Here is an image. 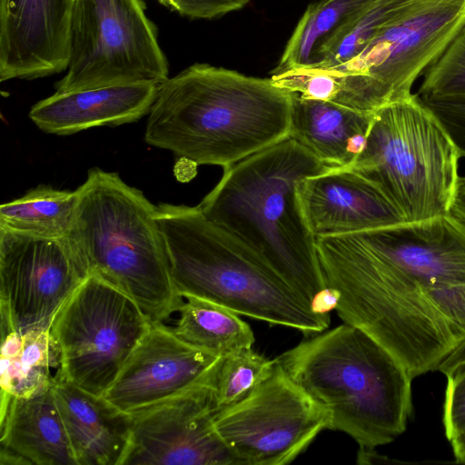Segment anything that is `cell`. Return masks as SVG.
Segmentation results:
<instances>
[{"mask_svg":"<svg viewBox=\"0 0 465 465\" xmlns=\"http://www.w3.org/2000/svg\"><path fill=\"white\" fill-rule=\"evenodd\" d=\"M326 284L339 292L341 319L373 338L414 379L437 371L465 341V285L429 286L356 233L316 238Z\"/></svg>","mask_w":465,"mask_h":465,"instance_id":"obj_1","label":"cell"},{"mask_svg":"<svg viewBox=\"0 0 465 465\" xmlns=\"http://www.w3.org/2000/svg\"><path fill=\"white\" fill-rule=\"evenodd\" d=\"M292 101L271 78L194 64L160 84L144 140L224 170L289 137Z\"/></svg>","mask_w":465,"mask_h":465,"instance_id":"obj_2","label":"cell"},{"mask_svg":"<svg viewBox=\"0 0 465 465\" xmlns=\"http://www.w3.org/2000/svg\"><path fill=\"white\" fill-rule=\"evenodd\" d=\"M330 168L288 137L224 169L198 204L208 221L247 247L310 306L327 284L298 183Z\"/></svg>","mask_w":465,"mask_h":465,"instance_id":"obj_3","label":"cell"},{"mask_svg":"<svg viewBox=\"0 0 465 465\" xmlns=\"http://www.w3.org/2000/svg\"><path fill=\"white\" fill-rule=\"evenodd\" d=\"M275 361L331 415L330 430L375 449L406 430L412 413L407 369L362 330L348 323L319 332Z\"/></svg>","mask_w":465,"mask_h":465,"instance_id":"obj_4","label":"cell"},{"mask_svg":"<svg viewBox=\"0 0 465 465\" xmlns=\"http://www.w3.org/2000/svg\"><path fill=\"white\" fill-rule=\"evenodd\" d=\"M173 282L193 296L237 314L299 330L323 331L330 314L314 312L280 275L247 247L215 226L199 206H156Z\"/></svg>","mask_w":465,"mask_h":465,"instance_id":"obj_5","label":"cell"},{"mask_svg":"<svg viewBox=\"0 0 465 465\" xmlns=\"http://www.w3.org/2000/svg\"><path fill=\"white\" fill-rule=\"evenodd\" d=\"M76 193L68 237L87 275L128 294L152 322H164L183 297L171 277L156 206L117 173L97 167Z\"/></svg>","mask_w":465,"mask_h":465,"instance_id":"obj_6","label":"cell"},{"mask_svg":"<svg viewBox=\"0 0 465 465\" xmlns=\"http://www.w3.org/2000/svg\"><path fill=\"white\" fill-rule=\"evenodd\" d=\"M460 158L446 131L411 94L374 112L366 144L348 167L411 223L450 213Z\"/></svg>","mask_w":465,"mask_h":465,"instance_id":"obj_7","label":"cell"},{"mask_svg":"<svg viewBox=\"0 0 465 465\" xmlns=\"http://www.w3.org/2000/svg\"><path fill=\"white\" fill-rule=\"evenodd\" d=\"M464 25L465 0H411L356 56L321 69L337 81L333 103L374 113L410 96Z\"/></svg>","mask_w":465,"mask_h":465,"instance_id":"obj_8","label":"cell"},{"mask_svg":"<svg viewBox=\"0 0 465 465\" xmlns=\"http://www.w3.org/2000/svg\"><path fill=\"white\" fill-rule=\"evenodd\" d=\"M169 67L141 0H75L70 58L56 93L167 80Z\"/></svg>","mask_w":465,"mask_h":465,"instance_id":"obj_9","label":"cell"},{"mask_svg":"<svg viewBox=\"0 0 465 465\" xmlns=\"http://www.w3.org/2000/svg\"><path fill=\"white\" fill-rule=\"evenodd\" d=\"M151 324L128 294L89 274L50 326L61 351L56 372L83 390L103 396Z\"/></svg>","mask_w":465,"mask_h":465,"instance_id":"obj_10","label":"cell"},{"mask_svg":"<svg viewBox=\"0 0 465 465\" xmlns=\"http://www.w3.org/2000/svg\"><path fill=\"white\" fill-rule=\"evenodd\" d=\"M330 423V412L276 361L248 396L220 410L214 418V428L235 465L288 464Z\"/></svg>","mask_w":465,"mask_h":465,"instance_id":"obj_11","label":"cell"},{"mask_svg":"<svg viewBox=\"0 0 465 465\" xmlns=\"http://www.w3.org/2000/svg\"><path fill=\"white\" fill-rule=\"evenodd\" d=\"M87 272L68 236L0 227V313L15 331L48 330Z\"/></svg>","mask_w":465,"mask_h":465,"instance_id":"obj_12","label":"cell"},{"mask_svg":"<svg viewBox=\"0 0 465 465\" xmlns=\"http://www.w3.org/2000/svg\"><path fill=\"white\" fill-rule=\"evenodd\" d=\"M216 365L203 381L128 413L131 440L122 465H235L214 428Z\"/></svg>","mask_w":465,"mask_h":465,"instance_id":"obj_13","label":"cell"},{"mask_svg":"<svg viewBox=\"0 0 465 465\" xmlns=\"http://www.w3.org/2000/svg\"><path fill=\"white\" fill-rule=\"evenodd\" d=\"M152 322L103 395L125 413L167 400L206 380L219 358Z\"/></svg>","mask_w":465,"mask_h":465,"instance_id":"obj_14","label":"cell"},{"mask_svg":"<svg viewBox=\"0 0 465 465\" xmlns=\"http://www.w3.org/2000/svg\"><path fill=\"white\" fill-rule=\"evenodd\" d=\"M75 0H0V81L66 70Z\"/></svg>","mask_w":465,"mask_h":465,"instance_id":"obj_15","label":"cell"},{"mask_svg":"<svg viewBox=\"0 0 465 465\" xmlns=\"http://www.w3.org/2000/svg\"><path fill=\"white\" fill-rule=\"evenodd\" d=\"M356 234L376 252L429 286L465 285V220L451 212Z\"/></svg>","mask_w":465,"mask_h":465,"instance_id":"obj_16","label":"cell"},{"mask_svg":"<svg viewBox=\"0 0 465 465\" xmlns=\"http://www.w3.org/2000/svg\"><path fill=\"white\" fill-rule=\"evenodd\" d=\"M298 193L306 222L316 238L406 222L374 183L349 167L330 168L301 180Z\"/></svg>","mask_w":465,"mask_h":465,"instance_id":"obj_17","label":"cell"},{"mask_svg":"<svg viewBox=\"0 0 465 465\" xmlns=\"http://www.w3.org/2000/svg\"><path fill=\"white\" fill-rule=\"evenodd\" d=\"M159 86L143 83L55 92L34 104L29 118L43 132L57 135L133 123L149 114Z\"/></svg>","mask_w":465,"mask_h":465,"instance_id":"obj_18","label":"cell"},{"mask_svg":"<svg viewBox=\"0 0 465 465\" xmlns=\"http://www.w3.org/2000/svg\"><path fill=\"white\" fill-rule=\"evenodd\" d=\"M52 390L77 465H122L131 440L130 415L58 372Z\"/></svg>","mask_w":465,"mask_h":465,"instance_id":"obj_19","label":"cell"},{"mask_svg":"<svg viewBox=\"0 0 465 465\" xmlns=\"http://www.w3.org/2000/svg\"><path fill=\"white\" fill-rule=\"evenodd\" d=\"M373 117L374 113L292 93L289 137L329 167H348L363 150Z\"/></svg>","mask_w":465,"mask_h":465,"instance_id":"obj_20","label":"cell"},{"mask_svg":"<svg viewBox=\"0 0 465 465\" xmlns=\"http://www.w3.org/2000/svg\"><path fill=\"white\" fill-rule=\"evenodd\" d=\"M2 447L30 464L77 465L52 385L27 397L1 402Z\"/></svg>","mask_w":465,"mask_h":465,"instance_id":"obj_21","label":"cell"},{"mask_svg":"<svg viewBox=\"0 0 465 465\" xmlns=\"http://www.w3.org/2000/svg\"><path fill=\"white\" fill-rule=\"evenodd\" d=\"M1 401L27 397L50 387L61 366L59 345L50 329L19 333L1 320Z\"/></svg>","mask_w":465,"mask_h":465,"instance_id":"obj_22","label":"cell"},{"mask_svg":"<svg viewBox=\"0 0 465 465\" xmlns=\"http://www.w3.org/2000/svg\"><path fill=\"white\" fill-rule=\"evenodd\" d=\"M173 329L184 341L224 356L252 348L254 335L250 325L234 312L207 300L183 297Z\"/></svg>","mask_w":465,"mask_h":465,"instance_id":"obj_23","label":"cell"},{"mask_svg":"<svg viewBox=\"0 0 465 465\" xmlns=\"http://www.w3.org/2000/svg\"><path fill=\"white\" fill-rule=\"evenodd\" d=\"M77 193L39 185L0 206V227L43 236H68Z\"/></svg>","mask_w":465,"mask_h":465,"instance_id":"obj_24","label":"cell"},{"mask_svg":"<svg viewBox=\"0 0 465 465\" xmlns=\"http://www.w3.org/2000/svg\"><path fill=\"white\" fill-rule=\"evenodd\" d=\"M377 0H320L311 4L299 20L274 73L312 64L319 47L343 24Z\"/></svg>","mask_w":465,"mask_h":465,"instance_id":"obj_25","label":"cell"},{"mask_svg":"<svg viewBox=\"0 0 465 465\" xmlns=\"http://www.w3.org/2000/svg\"><path fill=\"white\" fill-rule=\"evenodd\" d=\"M411 0H377L339 27L317 50L306 68L331 69L356 56L380 29L396 16Z\"/></svg>","mask_w":465,"mask_h":465,"instance_id":"obj_26","label":"cell"},{"mask_svg":"<svg viewBox=\"0 0 465 465\" xmlns=\"http://www.w3.org/2000/svg\"><path fill=\"white\" fill-rule=\"evenodd\" d=\"M274 361L252 348L221 356L213 376L219 411L248 396L267 376Z\"/></svg>","mask_w":465,"mask_h":465,"instance_id":"obj_27","label":"cell"},{"mask_svg":"<svg viewBox=\"0 0 465 465\" xmlns=\"http://www.w3.org/2000/svg\"><path fill=\"white\" fill-rule=\"evenodd\" d=\"M417 94L420 99L465 95V25L425 71Z\"/></svg>","mask_w":465,"mask_h":465,"instance_id":"obj_28","label":"cell"},{"mask_svg":"<svg viewBox=\"0 0 465 465\" xmlns=\"http://www.w3.org/2000/svg\"><path fill=\"white\" fill-rule=\"evenodd\" d=\"M420 101L446 131L460 156L465 157V95Z\"/></svg>","mask_w":465,"mask_h":465,"instance_id":"obj_29","label":"cell"},{"mask_svg":"<svg viewBox=\"0 0 465 465\" xmlns=\"http://www.w3.org/2000/svg\"><path fill=\"white\" fill-rule=\"evenodd\" d=\"M443 426L449 440L465 431V362L448 371Z\"/></svg>","mask_w":465,"mask_h":465,"instance_id":"obj_30","label":"cell"},{"mask_svg":"<svg viewBox=\"0 0 465 465\" xmlns=\"http://www.w3.org/2000/svg\"><path fill=\"white\" fill-rule=\"evenodd\" d=\"M250 0H172L173 10L193 19H212L245 6Z\"/></svg>","mask_w":465,"mask_h":465,"instance_id":"obj_31","label":"cell"},{"mask_svg":"<svg viewBox=\"0 0 465 465\" xmlns=\"http://www.w3.org/2000/svg\"><path fill=\"white\" fill-rule=\"evenodd\" d=\"M340 295L336 289L328 286L320 292L312 301V310L319 314H330L335 310L339 302Z\"/></svg>","mask_w":465,"mask_h":465,"instance_id":"obj_32","label":"cell"},{"mask_svg":"<svg viewBox=\"0 0 465 465\" xmlns=\"http://www.w3.org/2000/svg\"><path fill=\"white\" fill-rule=\"evenodd\" d=\"M465 362V341L460 343L439 366V371L446 374L455 366Z\"/></svg>","mask_w":465,"mask_h":465,"instance_id":"obj_33","label":"cell"},{"mask_svg":"<svg viewBox=\"0 0 465 465\" xmlns=\"http://www.w3.org/2000/svg\"><path fill=\"white\" fill-rule=\"evenodd\" d=\"M0 464L1 465H17V464H30V463L17 452L1 446Z\"/></svg>","mask_w":465,"mask_h":465,"instance_id":"obj_34","label":"cell"},{"mask_svg":"<svg viewBox=\"0 0 465 465\" xmlns=\"http://www.w3.org/2000/svg\"><path fill=\"white\" fill-rule=\"evenodd\" d=\"M456 462L465 464V431L450 440Z\"/></svg>","mask_w":465,"mask_h":465,"instance_id":"obj_35","label":"cell"},{"mask_svg":"<svg viewBox=\"0 0 465 465\" xmlns=\"http://www.w3.org/2000/svg\"><path fill=\"white\" fill-rule=\"evenodd\" d=\"M450 212L465 220V190L458 189Z\"/></svg>","mask_w":465,"mask_h":465,"instance_id":"obj_36","label":"cell"},{"mask_svg":"<svg viewBox=\"0 0 465 465\" xmlns=\"http://www.w3.org/2000/svg\"><path fill=\"white\" fill-rule=\"evenodd\" d=\"M459 189L465 190V176L460 177L459 180Z\"/></svg>","mask_w":465,"mask_h":465,"instance_id":"obj_37","label":"cell"},{"mask_svg":"<svg viewBox=\"0 0 465 465\" xmlns=\"http://www.w3.org/2000/svg\"><path fill=\"white\" fill-rule=\"evenodd\" d=\"M160 3H162L163 5H164L165 6L169 7V8H173V3H172V0H158Z\"/></svg>","mask_w":465,"mask_h":465,"instance_id":"obj_38","label":"cell"}]
</instances>
